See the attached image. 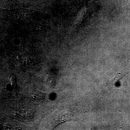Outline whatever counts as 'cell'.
<instances>
[{
	"instance_id": "6da1fadb",
	"label": "cell",
	"mask_w": 130,
	"mask_h": 130,
	"mask_svg": "<svg viewBox=\"0 0 130 130\" xmlns=\"http://www.w3.org/2000/svg\"><path fill=\"white\" fill-rule=\"evenodd\" d=\"M30 99L36 102H41L44 99V95L42 93L39 91H34L31 94L30 96Z\"/></svg>"
}]
</instances>
